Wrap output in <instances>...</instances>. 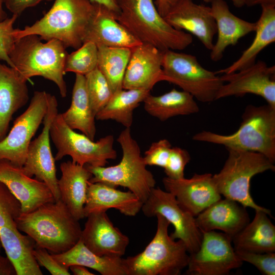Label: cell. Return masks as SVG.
<instances>
[{
  "label": "cell",
  "mask_w": 275,
  "mask_h": 275,
  "mask_svg": "<svg viewBox=\"0 0 275 275\" xmlns=\"http://www.w3.org/2000/svg\"><path fill=\"white\" fill-rule=\"evenodd\" d=\"M88 41L97 47L131 49L142 43L117 20L115 13L98 4H96V11L88 27L84 43Z\"/></svg>",
  "instance_id": "22"
},
{
  "label": "cell",
  "mask_w": 275,
  "mask_h": 275,
  "mask_svg": "<svg viewBox=\"0 0 275 275\" xmlns=\"http://www.w3.org/2000/svg\"><path fill=\"white\" fill-rule=\"evenodd\" d=\"M34 256L39 266L45 267L52 275H69V268L61 265L45 249L36 246Z\"/></svg>",
  "instance_id": "42"
},
{
  "label": "cell",
  "mask_w": 275,
  "mask_h": 275,
  "mask_svg": "<svg viewBox=\"0 0 275 275\" xmlns=\"http://www.w3.org/2000/svg\"><path fill=\"white\" fill-rule=\"evenodd\" d=\"M18 17L16 15H12L0 21V61L6 62L12 68H13V65L9 54L16 41L14 24Z\"/></svg>",
  "instance_id": "39"
},
{
  "label": "cell",
  "mask_w": 275,
  "mask_h": 275,
  "mask_svg": "<svg viewBox=\"0 0 275 275\" xmlns=\"http://www.w3.org/2000/svg\"><path fill=\"white\" fill-rule=\"evenodd\" d=\"M53 0H5V6L12 15L19 16L25 10L33 7L42 2Z\"/></svg>",
  "instance_id": "43"
},
{
  "label": "cell",
  "mask_w": 275,
  "mask_h": 275,
  "mask_svg": "<svg viewBox=\"0 0 275 275\" xmlns=\"http://www.w3.org/2000/svg\"><path fill=\"white\" fill-rule=\"evenodd\" d=\"M154 3L159 14L164 17L170 7L168 1L154 0Z\"/></svg>",
  "instance_id": "46"
},
{
  "label": "cell",
  "mask_w": 275,
  "mask_h": 275,
  "mask_svg": "<svg viewBox=\"0 0 275 275\" xmlns=\"http://www.w3.org/2000/svg\"><path fill=\"white\" fill-rule=\"evenodd\" d=\"M49 11L23 29H15L16 40L36 35L41 40L57 39L76 49L84 43L88 27L95 14L96 4L90 0H54Z\"/></svg>",
  "instance_id": "2"
},
{
  "label": "cell",
  "mask_w": 275,
  "mask_h": 275,
  "mask_svg": "<svg viewBox=\"0 0 275 275\" xmlns=\"http://www.w3.org/2000/svg\"><path fill=\"white\" fill-rule=\"evenodd\" d=\"M242 261L255 266L264 275L275 274V253H256L243 250H235Z\"/></svg>",
  "instance_id": "38"
},
{
  "label": "cell",
  "mask_w": 275,
  "mask_h": 275,
  "mask_svg": "<svg viewBox=\"0 0 275 275\" xmlns=\"http://www.w3.org/2000/svg\"><path fill=\"white\" fill-rule=\"evenodd\" d=\"M163 18L175 29L196 36L206 49L212 48L217 29L210 7L182 0L170 6Z\"/></svg>",
  "instance_id": "16"
},
{
  "label": "cell",
  "mask_w": 275,
  "mask_h": 275,
  "mask_svg": "<svg viewBox=\"0 0 275 275\" xmlns=\"http://www.w3.org/2000/svg\"><path fill=\"white\" fill-rule=\"evenodd\" d=\"M0 239L7 256L13 263L17 275H42L34 255L36 243L17 228H0Z\"/></svg>",
  "instance_id": "27"
},
{
  "label": "cell",
  "mask_w": 275,
  "mask_h": 275,
  "mask_svg": "<svg viewBox=\"0 0 275 275\" xmlns=\"http://www.w3.org/2000/svg\"><path fill=\"white\" fill-rule=\"evenodd\" d=\"M206 3H211L213 0H203ZM232 2L233 3L234 5L236 7H241L243 6L244 3L243 0H231Z\"/></svg>",
  "instance_id": "50"
},
{
  "label": "cell",
  "mask_w": 275,
  "mask_h": 275,
  "mask_svg": "<svg viewBox=\"0 0 275 275\" xmlns=\"http://www.w3.org/2000/svg\"><path fill=\"white\" fill-rule=\"evenodd\" d=\"M157 229L150 242L140 253L123 258L127 275H178L187 266L189 255L182 241L168 233L170 223L156 215Z\"/></svg>",
  "instance_id": "7"
},
{
  "label": "cell",
  "mask_w": 275,
  "mask_h": 275,
  "mask_svg": "<svg viewBox=\"0 0 275 275\" xmlns=\"http://www.w3.org/2000/svg\"><path fill=\"white\" fill-rule=\"evenodd\" d=\"M255 215L232 239L235 250L256 253L275 252V226L266 213L255 211Z\"/></svg>",
  "instance_id": "28"
},
{
  "label": "cell",
  "mask_w": 275,
  "mask_h": 275,
  "mask_svg": "<svg viewBox=\"0 0 275 275\" xmlns=\"http://www.w3.org/2000/svg\"><path fill=\"white\" fill-rule=\"evenodd\" d=\"M29 99L26 82L19 78L14 69L0 61V141L7 134L13 115Z\"/></svg>",
  "instance_id": "26"
},
{
  "label": "cell",
  "mask_w": 275,
  "mask_h": 275,
  "mask_svg": "<svg viewBox=\"0 0 275 275\" xmlns=\"http://www.w3.org/2000/svg\"><path fill=\"white\" fill-rule=\"evenodd\" d=\"M117 142L122 150L120 162L110 167L85 165L92 173L89 182H101L109 186L128 189L143 203L148 198L156 181L146 164L137 142L133 139L130 128H125L119 134Z\"/></svg>",
  "instance_id": "6"
},
{
  "label": "cell",
  "mask_w": 275,
  "mask_h": 275,
  "mask_svg": "<svg viewBox=\"0 0 275 275\" xmlns=\"http://www.w3.org/2000/svg\"><path fill=\"white\" fill-rule=\"evenodd\" d=\"M50 138L57 149L55 160L70 156L72 161L81 166L104 167L117 154L114 148V138L108 135L98 141L76 132L65 122L61 113L53 120L49 130Z\"/></svg>",
  "instance_id": "10"
},
{
  "label": "cell",
  "mask_w": 275,
  "mask_h": 275,
  "mask_svg": "<svg viewBox=\"0 0 275 275\" xmlns=\"http://www.w3.org/2000/svg\"><path fill=\"white\" fill-rule=\"evenodd\" d=\"M62 175L58 184L61 200L78 221L85 217L84 208L92 173L84 166L68 160L60 164Z\"/></svg>",
  "instance_id": "25"
},
{
  "label": "cell",
  "mask_w": 275,
  "mask_h": 275,
  "mask_svg": "<svg viewBox=\"0 0 275 275\" xmlns=\"http://www.w3.org/2000/svg\"><path fill=\"white\" fill-rule=\"evenodd\" d=\"M199 250L189 254V275H225L243 263L232 246V239L224 233L204 232Z\"/></svg>",
  "instance_id": "13"
},
{
  "label": "cell",
  "mask_w": 275,
  "mask_h": 275,
  "mask_svg": "<svg viewBox=\"0 0 275 275\" xmlns=\"http://www.w3.org/2000/svg\"><path fill=\"white\" fill-rule=\"evenodd\" d=\"M22 212L19 201L0 181V228H17L16 220Z\"/></svg>",
  "instance_id": "37"
},
{
  "label": "cell",
  "mask_w": 275,
  "mask_h": 275,
  "mask_svg": "<svg viewBox=\"0 0 275 275\" xmlns=\"http://www.w3.org/2000/svg\"><path fill=\"white\" fill-rule=\"evenodd\" d=\"M163 52L151 45L144 43L131 49L123 80V89L151 91L157 83L164 81Z\"/></svg>",
  "instance_id": "19"
},
{
  "label": "cell",
  "mask_w": 275,
  "mask_h": 275,
  "mask_svg": "<svg viewBox=\"0 0 275 275\" xmlns=\"http://www.w3.org/2000/svg\"><path fill=\"white\" fill-rule=\"evenodd\" d=\"M141 210L148 217L161 215L173 225L174 231L170 237L182 241L189 254L199 250L202 233L196 225L195 217L185 210L171 193L159 187L153 188Z\"/></svg>",
  "instance_id": "12"
},
{
  "label": "cell",
  "mask_w": 275,
  "mask_h": 275,
  "mask_svg": "<svg viewBox=\"0 0 275 275\" xmlns=\"http://www.w3.org/2000/svg\"><path fill=\"white\" fill-rule=\"evenodd\" d=\"M261 6L262 11L256 22V34L253 42L236 61L229 66L216 71L217 74H230L253 65L256 62L258 54L275 42V5Z\"/></svg>",
  "instance_id": "29"
},
{
  "label": "cell",
  "mask_w": 275,
  "mask_h": 275,
  "mask_svg": "<svg viewBox=\"0 0 275 275\" xmlns=\"http://www.w3.org/2000/svg\"><path fill=\"white\" fill-rule=\"evenodd\" d=\"M36 35H30L16 40L9 58L18 76L27 82L34 76H42L53 82L62 97L67 95L64 78L66 59L68 54L59 40L41 41Z\"/></svg>",
  "instance_id": "4"
},
{
  "label": "cell",
  "mask_w": 275,
  "mask_h": 275,
  "mask_svg": "<svg viewBox=\"0 0 275 275\" xmlns=\"http://www.w3.org/2000/svg\"><path fill=\"white\" fill-rule=\"evenodd\" d=\"M210 173L195 174L192 177L174 179L164 177L166 191L171 193L179 204L194 217L221 199Z\"/></svg>",
  "instance_id": "17"
},
{
  "label": "cell",
  "mask_w": 275,
  "mask_h": 275,
  "mask_svg": "<svg viewBox=\"0 0 275 275\" xmlns=\"http://www.w3.org/2000/svg\"><path fill=\"white\" fill-rule=\"evenodd\" d=\"M4 6H5V0H0V21L8 17Z\"/></svg>",
  "instance_id": "49"
},
{
  "label": "cell",
  "mask_w": 275,
  "mask_h": 275,
  "mask_svg": "<svg viewBox=\"0 0 275 275\" xmlns=\"http://www.w3.org/2000/svg\"><path fill=\"white\" fill-rule=\"evenodd\" d=\"M190 160L188 152L180 147H172L169 158L163 169L167 177L174 179L184 177V169Z\"/></svg>",
  "instance_id": "40"
},
{
  "label": "cell",
  "mask_w": 275,
  "mask_h": 275,
  "mask_svg": "<svg viewBox=\"0 0 275 275\" xmlns=\"http://www.w3.org/2000/svg\"><path fill=\"white\" fill-rule=\"evenodd\" d=\"M98 47L93 42L88 41L67 56L65 72L86 75L97 67Z\"/></svg>",
  "instance_id": "35"
},
{
  "label": "cell",
  "mask_w": 275,
  "mask_h": 275,
  "mask_svg": "<svg viewBox=\"0 0 275 275\" xmlns=\"http://www.w3.org/2000/svg\"><path fill=\"white\" fill-rule=\"evenodd\" d=\"M97 47V68L107 80L113 94L123 89V80L131 49L104 46Z\"/></svg>",
  "instance_id": "34"
},
{
  "label": "cell",
  "mask_w": 275,
  "mask_h": 275,
  "mask_svg": "<svg viewBox=\"0 0 275 275\" xmlns=\"http://www.w3.org/2000/svg\"><path fill=\"white\" fill-rule=\"evenodd\" d=\"M195 221L201 232L219 230L232 239L250 222L246 207L225 198L200 213Z\"/></svg>",
  "instance_id": "21"
},
{
  "label": "cell",
  "mask_w": 275,
  "mask_h": 275,
  "mask_svg": "<svg viewBox=\"0 0 275 275\" xmlns=\"http://www.w3.org/2000/svg\"><path fill=\"white\" fill-rule=\"evenodd\" d=\"M78 221L60 199L22 212L16 225L34 239L36 246L57 254L67 251L80 239L82 229Z\"/></svg>",
  "instance_id": "1"
},
{
  "label": "cell",
  "mask_w": 275,
  "mask_h": 275,
  "mask_svg": "<svg viewBox=\"0 0 275 275\" xmlns=\"http://www.w3.org/2000/svg\"><path fill=\"white\" fill-rule=\"evenodd\" d=\"M0 275H17L15 268L9 258L0 255Z\"/></svg>",
  "instance_id": "44"
},
{
  "label": "cell",
  "mask_w": 275,
  "mask_h": 275,
  "mask_svg": "<svg viewBox=\"0 0 275 275\" xmlns=\"http://www.w3.org/2000/svg\"><path fill=\"white\" fill-rule=\"evenodd\" d=\"M86 217L80 238L85 246L100 256L122 257L129 239L114 226L106 211L92 213Z\"/></svg>",
  "instance_id": "18"
},
{
  "label": "cell",
  "mask_w": 275,
  "mask_h": 275,
  "mask_svg": "<svg viewBox=\"0 0 275 275\" xmlns=\"http://www.w3.org/2000/svg\"><path fill=\"white\" fill-rule=\"evenodd\" d=\"M117 20L140 42L159 50H181L193 43L188 33L170 25L159 13L153 0H118Z\"/></svg>",
  "instance_id": "3"
},
{
  "label": "cell",
  "mask_w": 275,
  "mask_h": 275,
  "mask_svg": "<svg viewBox=\"0 0 275 275\" xmlns=\"http://www.w3.org/2000/svg\"><path fill=\"white\" fill-rule=\"evenodd\" d=\"M172 145L167 139L153 142L145 152L143 157L147 166H154L164 168L170 155Z\"/></svg>",
  "instance_id": "41"
},
{
  "label": "cell",
  "mask_w": 275,
  "mask_h": 275,
  "mask_svg": "<svg viewBox=\"0 0 275 275\" xmlns=\"http://www.w3.org/2000/svg\"><path fill=\"white\" fill-rule=\"evenodd\" d=\"M51 254L59 263L68 268L72 265H79L102 275H127L123 258L98 256L87 248L80 239L67 251Z\"/></svg>",
  "instance_id": "30"
},
{
  "label": "cell",
  "mask_w": 275,
  "mask_h": 275,
  "mask_svg": "<svg viewBox=\"0 0 275 275\" xmlns=\"http://www.w3.org/2000/svg\"><path fill=\"white\" fill-rule=\"evenodd\" d=\"M69 269L74 275H94L86 267L79 265H72Z\"/></svg>",
  "instance_id": "47"
},
{
  "label": "cell",
  "mask_w": 275,
  "mask_h": 275,
  "mask_svg": "<svg viewBox=\"0 0 275 275\" xmlns=\"http://www.w3.org/2000/svg\"><path fill=\"white\" fill-rule=\"evenodd\" d=\"M193 140L221 145L226 149L255 152L275 162V108L268 104L248 105L242 115V122L235 132L228 135L203 130Z\"/></svg>",
  "instance_id": "5"
},
{
  "label": "cell",
  "mask_w": 275,
  "mask_h": 275,
  "mask_svg": "<svg viewBox=\"0 0 275 275\" xmlns=\"http://www.w3.org/2000/svg\"><path fill=\"white\" fill-rule=\"evenodd\" d=\"M61 114L70 128L79 130L92 140H94L96 132V115L89 99L85 75L76 74L70 106Z\"/></svg>",
  "instance_id": "31"
},
{
  "label": "cell",
  "mask_w": 275,
  "mask_h": 275,
  "mask_svg": "<svg viewBox=\"0 0 275 275\" xmlns=\"http://www.w3.org/2000/svg\"><path fill=\"white\" fill-rule=\"evenodd\" d=\"M143 203L132 192L122 191L101 182H88L86 200L84 208L85 217L97 212L109 209L118 210L129 216L136 215Z\"/></svg>",
  "instance_id": "24"
},
{
  "label": "cell",
  "mask_w": 275,
  "mask_h": 275,
  "mask_svg": "<svg viewBox=\"0 0 275 275\" xmlns=\"http://www.w3.org/2000/svg\"><path fill=\"white\" fill-rule=\"evenodd\" d=\"M211 11L216 22L217 38L210 50L212 61L222 59L226 49L235 45L240 39L255 32L256 22H249L233 14L224 0H213L211 3Z\"/></svg>",
  "instance_id": "23"
},
{
  "label": "cell",
  "mask_w": 275,
  "mask_h": 275,
  "mask_svg": "<svg viewBox=\"0 0 275 275\" xmlns=\"http://www.w3.org/2000/svg\"><path fill=\"white\" fill-rule=\"evenodd\" d=\"M228 156L219 173L212 175L220 195L235 201L245 207L263 211L273 217L270 210L260 206L250 194V182L256 175L270 170L275 166L264 155L255 152L227 149Z\"/></svg>",
  "instance_id": "8"
},
{
  "label": "cell",
  "mask_w": 275,
  "mask_h": 275,
  "mask_svg": "<svg viewBox=\"0 0 275 275\" xmlns=\"http://www.w3.org/2000/svg\"><path fill=\"white\" fill-rule=\"evenodd\" d=\"M168 1L170 6H172L182 0H168Z\"/></svg>",
  "instance_id": "51"
},
{
  "label": "cell",
  "mask_w": 275,
  "mask_h": 275,
  "mask_svg": "<svg viewBox=\"0 0 275 275\" xmlns=\"http://www.w3.org/2000/svg\"><path fill=\"white\" fill-rule=\"evenodd\" d=\"M58 101L55 96L50 94L46 114L42 124L40 134L31 141L27 152L25 162L22 167L27 176L44 182L51 191L55 201L61 199L56 175L55 159L50 144L49 130L51 123L58 113Z\"/></svg>",
  "instance_id": "14"
},
{
  "label": "cell",
  "mask_w": 275,
  "mask_h": 275,
  "mask_svg": "<svg viewBox=\"0 0 275 275\" xmlns=\"http://www.w3.org/2000/svg\"><path fill=\"white\" fill-rule=\"evenodd\" d=\"M2 248H3V246H2V244L1 239H0V255H1V251Z\"/></svg>",
  "instance_id": "52"
},
{
  "label": "cell",
  "mask_w": 275,
  "mask_h": 275,
  "mask_svg": "<svg viewBox=\"0 0 275 275\" xmlns=\"http://www.w3.org/2000/svg\"><path fill=\"white\" fill-rule=\"evenodd\" d=\"M50 94L34 92L26 109L14 121L10 132L0 141V159L22 167L29 145L46 114Z\"/></svg>",
  "instance_id": "11"
},
{
  "label": "cell",
  "mask_w": 275,
  "mask_h": 275,
  "mask_svg": "<svg viewBox=\"0 0 275 275\" xmlns=\"http://www.w3.org/2000/svg\"><path fill=\"white\" fill-rule=\"evenodd\" d=\"M0 181L19 201L22 213L33 211L45 203L55 201L44 182L27 176L22 167L6 159H0Z\"/></svg>",
  "instance_id": "20"
},
{
  "label": "cell",
  "mask_w": 275,
  "mask_h": 275,
  "mask_svg": "<svg viewBox=\"0 0 275 275\" xmlns=\"http://www.w3.org/2000/svg\"><path fill=\"white\" fill-rule=\"evenodd\" d=\"M85 76L90 102L96 115L109 101L113 92L107 80L97 67Z\"/></svg>",
  "instance_id": "36"
},
{
  "label": "cell",
  "mask_w": 275,
  "mask_h": 275,
  "mask_svg": "<svg viewBox=\"0 0 275 275\" xmlns=\"http://www.w3.org/2000/svg\"><path fill=\"white\" fill-rule=\"evenodd\" d=\"M150 94L144 89H122L114 93L107 104L95 117L98 120H113L130 128L134 109Z\"/></svg>",
  "instance_id": "33"
},
{
  "label": "cell",
  "mask_w": 275,
  "mask_h": 275,
  "mask_svg": "<svg viewBox=\"0 0 275 275\" xmlns=\"http://www.w3.org/2000/svg\"><path fill=\"white\" fill-rule=\"evenodd\" d=\"M93 3L105 6L118 16L119 8L118 0H90Z\"/></svg>",
  "instance_id": "45"
},
{
  "label": "cell",
  "mask_w": 275,
  "mask_h": 275,
  "mask_svg": "<svg viewBox=\"0 0 275 275\" xmlns=\"http://www.w3.org/2000/svg\"><path fill=\"white\" fill-rule=\"evenodd\" d=\"M143 102L147 113L161 121L177 116L197 113L199 111L198 104L191 95L174 88L159 96L149 94Z\"/></svg>",
  "instance_id": "32"
},
{
  "label": "cell",
  "mask_w": 275,
  "mask_h": 275,
  "mask_svg": "<svg viewBox=\"0 0 275 275\" xmlns=\"http://www.w3.org/2000/svg\"><path fill=\"white\" fill-rule=\"evenodd\" d=\"M244 5L248 7L255 5H275V0H243Z\"/></svg>",
  "instance_id": "48"
},
{
  "label": "cell",
  "mask_w": 275,
  "mask_h": 275,
  "mask_svg": "<svg viewBox=\"0 0 275 275\" xmlns=\"http://www.w3.org/2000/svg\"><path fill=\"white\" fill-rule=\"evenodd\" d=\"M224 84L219 88L215 100L246 94L259 96L267 104L275 108V67H269L258 61L240 70L220 76Z\"/></svg>",
  "instance_id": "15"
},
{
  "label": "cell",
  "mask_w": 275,
  "mask_h": 275,
  "mask_svg": "<svg viewBox=\"0 0 275 275\" xmlns=\"http://www.w3.org/2000/svg\"><path fill=\"white\" fill-rule=\"evenodd\" d=\"M164 81L174 84L202 102L215 100L224 82L215 72L206 69L193 54L169 50L163 52Z\"/></svg>",
  "instance_id": "9"
}]
</instances>
